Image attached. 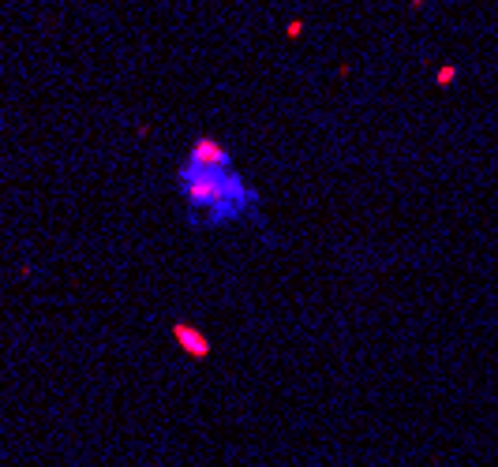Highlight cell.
Here are the masks:
<instances>
[{"label": "cell", "mask_w": 498, "mask_h": 467, "mask_svg": "<svg viewBox=\"0 0 498 467\" xmlns=\"http://www.w3.org/2000/svg\"><path fill=\"white\" fill-rule=\"evenodd\" d=\"M300 34H304V23H300V19H292V23H289V38H300Z\"/></svg>", "instance_id": "obj_4"}, {"label": "cell", "mask_w": 498, "mask_h": 467, "mask_svg": "<svg viewBox=\"0 0 498 467\" xmlns=\"http://www.w3.org/2000/svg\"><path fill=\"white\" fill-rule=\"evenodd\" d=\"M188 161H199V165H233V154L225 150L221 138L214 135H199L188 150Z\"/></svg>", "instance_id": "obj_2"}, {"label": "cell", "mask_w": 498, "mask_h": 467, "mask_svg": "<svg viewBox=\"0 0 498 467\" xmlns=\"http://www.w3.org/2000/svg\"><path fill=\"white\" fill-rule=\"evenodd\" d=\"M453 75H457L453 68H442V71H438V82H442V86H450V79H453Z\"/></svg>", "instance_id": "obj_5"}, {"label": "cell", "mask_w": 498, "mask_h": 467, "mask_svg": "<svg viewBox=\"0 0 498 467\" xmlns=\"http://www.w3.org/2000/svg\"><path fill=\"white\" fill-rule=\"evenodd\" d=\"M177 187L195 228L218 232V228L263 221V199L236 168V161L233 165H199L184 157V165L177 168Z\"/></svg>", "instance_id": "obj_1"}, {"label": "cell", "mask_w": 498, "mask_h": 467, "mask_svg": "<svg viewBox=\"0 0 498 467\" xmlns=\"http://www.w3.org/2000/svg\"><path fill=\"white\" fill-rule=\"evenodd\" d=\"M172 336H177V344H180L188 355H195V359H207V355H210V340H207L199 329H195V325L177 322V325H172Z\"/></svg>", "instance_id": "obj_3"}]
</instances>
